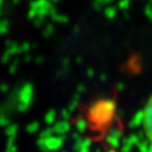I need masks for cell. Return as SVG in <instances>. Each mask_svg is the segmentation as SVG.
<instances>
[{
    "label": "cell",
    "mask_w": 152,
    "mask_h": 152,
    "mask_svg": "<svg viewBox=\"0 0 152 152\" xmlns=\"http://www.w3.org/2000/svg\"><path fill=\"white\" fill-rule=\"evenodd\" d=\"M115 110V104L111 100H100L95 102L89 111L90 119L96 125H106L111 121Z\"/></svg>",
    "instance_id": "obj_1"
},
{
    "label": "cell",
    "mask_w": 152,
    "mask_h": 152,
    "mask_svg": "<svg viewBox=\"0 0 152 152\" xmlns=\"http://www.w3.org/2000/svg\"><path fill=\"white\" fill-rule=\"evenodd\" d=\"M142 121L146 135H147L148 140L152 142V96L145 106Z\"/></svg>",
    "instance_id": "obj_2"
}]
</instances>
